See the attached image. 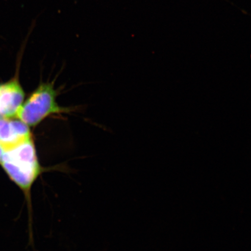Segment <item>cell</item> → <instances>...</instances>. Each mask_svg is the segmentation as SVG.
<instances>
[{"label": "cell", "instance_id": "6da1fadb", "mask_svg": "<svg viewBox=\"0 0 251 251\" xmlns=\"http://www.w3.org/2000/svg\"><path fill=\"white\" fill-rule=\"evenodd\" d=\"M56 93L51 83H42L19 110L16 118L28 126H36L50 115L66 112L56 101Z\"/></svg>", "mask_w": 251, "mask_h": 251}, {"label": "cell", "instance_id": "7a4b0ae2", "mask_svg": "<svg viewBox=\"0 0 251 251\" xmlns=\"http://www.w3.org/2000/svg\"><path fill=\"white\" fill-rule=\"evenodd\" d=\"M31 137L29 127L20 119L0 118V147L2 154Z\"/></svg>", "mask_w": 251, "mask_h": 251}, {"label": "cell", "instance_id": "3957f363", "mask_svg": "<svg viewBox=\"0 0 251 251\" xmlns=\"http://www.w3.org/2000/svg\"><path fill=\"white\" fill-rule=\"evenodd\" d=\"M24 98V90L17 80L0 84V118H16Z\"/></svg>", "mask_w": 251, "mask_h": 251}, {"label": "cell", "instance_id": "277c9868", "mask_svg": "<svg viewBox=\"0 0 251 251\" xmlns=\"http://www.w3.org/2000/svg\"><path fill=\"white\" fill-rule=\"evenodd\" d=\"M2 154V151L1 147H0V159H1V158Z\"/></svg>", "mask_w": 251, "mask_h": 251}]
</instances>
